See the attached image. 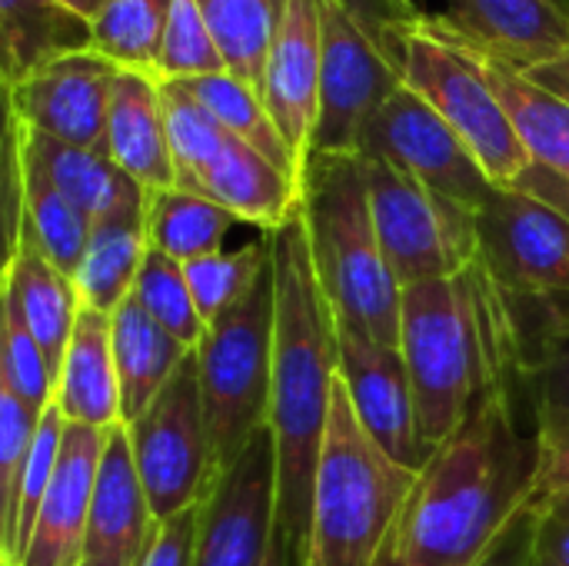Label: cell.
<instances>
[{
    "label": "cell",
    "instance_id": "cell-1",
    "mask_svg": "<svg viewBox=\"0 0 569 566\" xmlns=\"http://www.w3.org/2000/svg\"><path fill=\"white\" fill-rule=\"evenodd\" d=\"M540 440L520 427L513 380L490 387L417 470L377 566H480L530 507Z\"/></svg>",
    "mask_w": 569,
    "mask_h": 566
},
{
    "label": "cell",
    "instance_id": "cell-2",
    "mask_svg": "<svg viewBox=\"0 0 569 566\" xmlns=\"http://www.w3.org/2000/svg\"><path fill=\"white\" fill-rule=\"evenodd\" d=\"M273 257V387L270 434L277 447V524L307 544L310 490L340 377L337 317L317 280L303 210L270 234Z\"/></svg>",
    "mask_w": 569,
    "mask_h": 566
},
{
    "label": "cell",
    "instance_id": "cell-3",
    "mask_svg": "<svg viewBox=\"0 0 569 566\" xmlns=\"http://www.w3.org/2000/svg\"><path fill=\"white\" fill-rule=\"evenodd\" d=\"M400 354L430 450L453 437L490 387L517 384L510 310L480 260L460 277L403 287Z\"/></svg>",
    "mask_w": 569,
    "mask_h": 566
},
{
    "label": "cell",
    "instance_id": "cell-4",
    "mask_svg": "<svg viewBox=\"0 0 569 566\" xmlns=\"http://www.w3.org/2000/svg\"><path fill=\"white\" fill-rule=\"evenodd\" d=\"M300 210L317 280L337 324H353L387 347H400V284L383 257L367 167L360 153H313Z\"/></svg>",
    "mask_w": 569,
    "mask_h": 566
},
{
    "label": "cell",
    "instance_id": "cell-5",
    "mask_svg": "<svg viewBox=\"0 0 569 566\" xmlns=\"http://www.w3.org/2000/svg\"><path fill=\"white\" fill-rule=\"evenodd\" d=\"M413 484L417 470L397 464L363 430L347 384L337 377L313 470L303 564L377 566Z\"/></svg>",
    "mask_w": 569,
    "mask_h": 566
},
{
    "label": "cell",
    "instance_id": "cell-6",
    "mask_svg": "<svg viewBox=\"0 0 569 566\" xmlns=\"http://www.w3.org/2000/svg\"><path fill=\"white\" fill-rule=\"evenodd\" d=\"M273 310L277 297L270 257L260 280L207 327L200 347L193 350L217 474L230 470L270 427Z\"/></svg>",
    "mask_w": 569,
    "mask_h": 566
},
{
    "label": "cell",
    "instance_id": "cell-7",
    "mask_svg": "<svg viewBox=\"0 0 569 566\" xmlns=\"http://www.w3.org/2000/svg\"><path fill=\"white\" fill-rule=\"evenodd\" d=\"M400 70L403 87L423 97L457 130L493 187H513L537 163L510 110L467 47L427 20H407L400 23Z\"/></svg>",
    "mask_w": 569,
    "mask_h": 566
},
{
    "label": "cell",
    "instance_id": "cell-8",
    "mask_svg": "<svg viewBox=\"0 0 569 566\" xmlns=\"http://www.w3.org/2000/svg\"><path fill=\"white\" fill-rule=\"evenodd\" d=\"M323 87L313 153H357L380 107L403 87L400 20L383 0H320Z\"/></svg>",
    "mask_w": 569,
    "mask_h": 566
},
{
    "label": "cell",
    "instance_id": "cell-9",
    "mask_svg": "<svg viewBox=\"0 0 569 566\" xmlns=\"http://www.w3.org/2000/svg\"><path fill=\"white\" fill-rule=\"evenodd\" d=\"M370 207L383 257L403 287L460 277L480 260L477 214L457 207L407 170L380 157H363Z\"/></svg>",
    "mask_w": 569,
    "mask_h": 566
},
{
    "label": "cell",
    "instance_id": "cell-10",
    "mask_svg": "<svg viewBox=\"0 0 569 566\" xmlns=\"http://www.w3.org/2000/svg\"><path fill=\"white\" fill-rule=\"evenodd\" d=\"M133 464L160 524L200 507L217 484L197 357L190 354L150 407L127 424Z\"/></svg>",
    "mask_w": 569,
    "mask_h": 566
},
{
    "label": "cell",
    "instance_id": "cell-11",
    "mask_svg": "<svg viewBox=\"0 0 569 566\" xmlns=\"http://www.w3.org/2000/svg\"><path fill=\"white\" fill-rule=\"evenodd\" d=\"M480 264L497 287L523 304H569V217L547 200L497 187L477 214Z\"/></svg>",
    "mask_w": 569,
    "mask_h": 566
},
{
    "label": "cell",
    "instance_id": "cell-12",
    "mask_svg": "<svg viewBox=\"0 0 569 566\" xmlns=\"http://www.w3.org/2000/svg\"><path fill=\"white\" fill-rule=\"evenodd\" d=\"M357 153L390 160L437 197L473 214H480L497 190L457 130L410 87H400L380 107V113L363 130Z\"/></svg>",
    "mask_w": 569,
    "mask_h": 566
},
{
    "label": "cell",
    "instance_id": "cell-13",
    "mask_svg": "<svg viewBox=\"0 0 569 566\" xmlns=\"http://www.w3.org/2000/svg\"><path fill=\"white\" fill-rule=\"evenodd\" d=\"M277 527V447L267 427L207 494L193 566H263Z\"/></svg>",
    "mask_w": 569,
    "mask_h": 566
},
{
    "label": "cell",
    "instance_id": "cell-14",
    "mask_svg": "<svg viewBox=\"0 0 569 566\" xmlns=\"http://www.w3.org/2000/svg\"><path fill=\"white\" fill-rule=\"evenodd\" d=\"M340 377L363 430L403 467L420 470L430 447L420 434L417 397L400 347H387L353 324H337Z\"/></svg>",
    "mask_w": 569,
    "mask_h": 566
},
{
    "label": "cell",
    "instance_id": "cell-15",
    "mask_svg": "<svg viewBox=\"0 0 569 566\" xmlns=\"http://www.w3.org/2000/svg\"><path fill=\"white\" fill-rule=\"evenodd\" d=\"M120 67L93 50L70 53L7 90V110L33 133L103 150L107 113Z\"/></svg>",
    "mask_w": 569,
    "mask_h": 566
},
{
    "label": "cell",
    "instance_id": "cell-16",
    "mask_svg": "<svg viewBox=\"0 0 569 566\" xmlns=\"http://www.w3.org/2000/svg\"><path fill=\"white\" fill-rule=\"evenodd\" d=\"M420 20L520 73L569 53V0H443Z\"/></svg>",
    "mask_w": 569,
    "mask_h": 566
},
{
    "label": "cell",
    "instance_id": "cell-17",
    "mask_svg": "<svg viewBox=\"0 0 569 566\" xmlns=\"http://www.w3.org/2000/svg\"><path fill=\"white\" fill-rule=\"evenodd\" d=\"M323 87V7L320 0H290L283 27L263 67L260 97L287 140L300 173L313 157Z\"/></svg>",
    "mask_w": 569,
    "mask_h": 566
},
{
    "label": "cell",
    "instance_id": "cell-18",
    "mask_svg": "<svg viewBox=\"0 0 569 566\" xmlns=\"http://www.w3.org/2000/svg\"><path fill=\"white\" fill-rule=\"evenodd\" d=\"M160 520L140 484L127 424L107 430L80 566H137Z\"/></svg>",
    "mask_w": 569,
    "mask_h": 566
},
{
    "label": "cell",
    "instance_id": "cell-19",
    "mask_svg": "<svg viewBox=\"0 0 569 566\" xmlns=\"http://www.w3.org/2000/svg\"><path fill=\"white\" fill-rule=\"evenodd\" d=\"M107 430L67 424L63 450L17 566H80Z\"/></svg>",
    "mask_w": 569,
    "mask_h": 566
},
{
    "label": "cell",
    "instance_id": "cell-20",
    "mask_svg": "<svg viewBox=\"0 0 569 566\" xmlns=\"http://www.w3.org/2000/svg\"><path fill=\"white\" fill-rule=\"evenodd\" d=\"M517 344V390L537 437L569 427V304L543 307L507 297Z\"/></svg>",
    "mask_w": 569,
    "mask_h": 566
},
{
    "label": "cell",
    "instance_id": "cell-21",
    "mask_svg": "<svg viewBox=\"0 0 569 566\" xmlns=\"http://www.w3.org/2000/svg\"><path fill=\"white\" fill-rule=\"evenodd\" d=\"M103 153L147 193L177 187L163 117V80L137 70H120L107 113Z\"/></svg>",
    "mask_w": 569,
    "mask_h": 566
},
{
    "label": "cell",
    "instance_id": "cell-22",
    "mask_svg": "<svg viewBox=\"0 0 569 566\" xmlns=\"http://www.w3.org/2000/svg\"><path fill=\"white\" fill-rule=\"evenodd\" d=\"M3 297L17 307L40 350L50 360L53 377H60V364L67 344L73 337L80 317V294L70 274H63L27 234L7 254L3 267Z\"/></svg>",
    "mask_w": 569,
    "mask_h": 566
},
{
    "label": "cell",
    "instance_id": "cell-23",
    "mask_svg": "<svg viewBox=\"0 0 569 566\" xmlns=\"http://www.w3.org/2000/svg\"><path fill=\"white\" fill-rule=\"evenodd\" d=\"M53 407L67 424H83L97 430H110L123 424L120 407V380L113 360L110 317L90 307H80L73 337L67 344Z\"/></svg>",
    "mask_w": 569,
    "mask_h": 566
},
{
    "label": "cell",
    "instance_id": "cell-24",
    "mask_svg": "<svg viewBox=\"0 0 569 566\" xmlns=\"http://www.w3.org/2000/svg\"><path fill=\"white\" fill-rule=\"evenodd\" d=\"M200 193L263 234L280 230L300 210V183L237 137L227 140L207 170Z\"/></svg>",
    "mask_w": 569,
    "mask_h": 566
},
{
    "label": "cell",
    "instance_id": "cell-25",
    "mask_svg": "<svg viewBox=\"0 0 569 566\" xmlns=\"http://www.w3.org/2000/svg\"><path fill=\"white\" fill-rule=\"evenodd\" d=\"M3 90L80 50H93V27L63 0H0Z\"/></svg>",
    "mask_w": 569,
    "mask_h": 566
},
{
    "label": "cell",
    "instance_id": "cell-26",
    "mask_svg": "<svg viewBox=\"0 0 569 566\" xmlns=\"http://www.w3.org/2000/svg\"><path fill=\"white\" fill-rule=\"evenodd\" d=\"M110 337L123 424H133L193 350L180 344L170 330H163L133 297H127L110 314Z\"/></svg>",
    "mask_w": 569,
    "mask_h": 566
},
{
    "label": "cell",
    "instance_id": "cell-27",
    "mask_svg": "<svg viewBox=\"0 0 569 566\" xmlns=\"http://www.w3.org/2000/svg\"><path fill=\"white\" fill-rule=\"evenodd\" d=\"M27 150L47 170V177L90 217V224L147 207V190L133 177H127L103 150L70 147L43 133H33L30 127Z\"/></svg>",
    "mask_w": 569,
    "mask_h": 566
},
{
    "label": "cell",
    "instance_id": "cell-28",
    "mask_svg": "<svg viewBox=\"0 0 569 566\" xmlns=\"http://www.w3.org/2000/svg\"><path fill=\"white\" fill-rule=\"evenodd\" d=\"M147 250V207L110 220H97L90 227L87 250L73 270L80 304L110 317L133 294Z\"/></svg>",
    "mask_w": 569,
    "mask_h": 566
},
{
    "label": "cell",
    "instance_id": "cell-29",
    "mask_svg": "<svg viewBox=\"0 0 569 566\" xmlns=\"http://www.w3.org/2000/svg\"><path fill=\"white\" fill-rule=\"evenodd\" d=\"M470 53L480 60L483 73L490 77L493 90L500 93L503 107L510 110L530 157L540 167H547V170H553V173L569 180V100L543 90L527 73H520V70H513V67H507V63H500L493 57H483L477 50H470Z\"/></svg>",
    "mask_w": 569,
    "mask_h": 566
},
{
    "label": "cell",
    "instance_id": "cell-30",
    "mask_svg": "<svg viewBox=\"0 0 569 566\" xmlns=\"http://www.w3.org/2000/svg\"><path fill=\"white\" fill-rule=\"evenodd\" d=\"M240 220L203 193L167 187L147 193V240L153 250L187 264L207 254H220L227 234Z\"/></svg>",
    "mask_w": 569,
    "mask_h": 566
},
{
    "label": "cell",
    "instance_id": "cell-31",
    "mask_svg": "<svg viewBox=\"0 0 569 566\" xmlns=\"http://www.w3.org/2000/svg\"><path fill=\"white\" fill-rule=\"evenodd\" d=\"M227 73L260 93L263 67L283 27L290 0H197Z\"/></svg>",
    "mask_w": 569,
    "mask_h": 566
},
{
    "label": "cell",
    "instance_id": "cell-32",
    "mask_svg": "<svg viewBox=\"0 0 569 566\" xmlns=\"http://www.w3.org/2000/svg\"><path fill=\"white\" fill-rule=\"evenodd\" d=\"M177 87L193 93L220 120V127L230 137H237L247 147H253L257 153H263L273 167L290 173L300 183V190H303V173H300L287 140L280 137V130H277L267 103H263V97L250 83H243L240 77L220 70V73L197 77V80H187V83H177Z\"/></svg>",
    "mask_w": 569,
    "mask_h": 566
},
{
    "label": "cell",
    "instance_id": "cell-33",
    "mask_svg": "<svg viewBox=\"0 0 569 566\" xmlns=\"http://www.w3.org/2000/svg\"><path fill=\"white\" fill-rule=\"evenodd\" d=\"M23 150H27V127H23ZM90 227H93L90 217L47 177V170L27 150V224H23V234L63 274L73 277V270L87 250Z\"/></svg>",
    "mask_w": 569,
    "mask_h": 566
},
{
    "label": "cell",
    "instance_id": "cell-34",
    "mask_svg": "<svg viewBox=\"0 0 569 566\" xmlns=\"http://www.w3.org/2000/svg\"><path fill=\"white\" fill-rule=\"evenodd\" d=\"M173 0H113L93 27V53L107 57L120 70L157 77L160 47L167 33Z\"/></svg>",
    "mask_w": 569,
    "mask_h": 566
},
{
    "label": "cell",
    "instance_id": "cell-35",
    "mask_svg": "<svg viewBox=\"0 0 569 566\" xmlns=\"http://www.w3.org/2000/svg\"><path fill=\"white\" fill-rule=\"evenodd\" d=\"M163 117H167V140L173 153L177 187L200 193V183L220 150L227 147L230 133L220 127V120L183 87L163 83Z\"/></svg>",
    "mask_w": 569,
    "mask_h": 566
},
{
    "label": "cell",
    "instance_id": "cell-36",
    "mask_svg": "<svg viewBox=\"0 0 569 566\" xmlns=\"http://www.w3.org/2000/svg\"><path fill=\"white\" fill-rule=\"evenodd\" d=\"M267 267H270V234H263L260 240H253L233 254L220 250V254L187 260L183 274H187L190 294H193L197 310L207 320V327L217 317H223L260 280V274Z\"/></svg>",
    "mask_w": 569,
    "mask_h": 566
},
{
    "label": "cell",
    "instance_id": "cell-37",
    "mask_svg": "<svg viewBox=\"0 0 569 566\" xmlns=\"http://www.w3.org/2000/svg\"><path fill=\"white\" fill-rule=\"evenodd\" d=\"M163 330H170L180 344H187L190 350L200 347L203 334H207V320L197 310V300L190 294L183 264L160 254V250H147L143 267L137 274L133 294H130Z\"/></svg>",
    "mask_w": 569,
    "mask_h": 566
},
{
    "label": "cell",
    "instance_id": "cell-38",
    "mask_svg": "<svg viewBox=\"0 0 569 566\" xmlns=\"http://www.w3.org/2000/svg\"><path fill=\"white\" fill-rule=\"evenodd\" d=\"M40 417L33 407H27L10 390H0V564H10L13 557V534H17V504H20V484L30 460V447L40 427Z\"/></svg>",
    "mask_w": 569,
    "mask_h": 566
},
{
    "label": "cell",
    "instance_id": "cell-39",
    "mask_svg": "<svg viewBox=\"0 0 569 566\" xmlns=\"http://www.w3.org/2000/svg\"><path fill=\"white\" fill-rule=\"evenodd\" d=\"M0 330H3L0 390H10L37 414L50 410L53 394H57V377H53L50 360L40 350L37 337L30 334V327L23 324V317L17 314V307L7 297H0Z\"/></svg>",
    "mask_w": 569,
    "mask_h": 566
},
{
    "label": "cell",
    "instance_id": "cell-40",
    "mask_svg": "<svg viewBox=\"0 0 569 566\" xmlns=\"http://www.w3.org/2000/svg\"><path fill=\"white\" fill-rule=\"evenodd\" d=\"M223 57L213 43V33L197 7V0H173L163 47H160V63H157V80L163 83H187L197 77L220 73Z\"/></svg>",
    "mask_w": 569,
    "mask_h": 566
},
{
    "label": "cell",
    "instance_id": "cell-41",
    "mask_svg": "<svg viewBox=\"0 0 569 566\" xmlns=\"http://www.w3.org/2000/svg\"><path fill=\"white\" fill-rule=\"evenodd\" d=\"M63 434H67V420L57 407L43 410L33 447H30V460L23 470V484H20V504H17V534H13V557L7 566L20 564L23 547L33 534L37 514L43 507V497L50 490V480L57 474L60 464V450H63Z\"/></svg>",
    "mask_w": 569,
    "mask_h": 566
},
{
    "label": "cell",
    "instance_id": "cell-42",
    "mask_svg": "<svg viewBox=\"0 0 569 566\" xmlns=\"http://www.w3.org/2000/svg\"><path fill=\"white\" fill-rule=\"evenodd\" d=\"M533 540L527 566H569V497L533 507Z\"/></svg>",
    "mask_w": 569,
    "mask_h": 566
},
{
    "label": "cell",
    "instance_id": "cell-43",
    "mask_svg": "<svg viewBox=\"0 0 569 566\" xmlns=\"http://www.w3.org/2000/svg\"><path fill=\"white\" fill-rule=\"evenodd\" d=\"M203 507V504H200ZM200 507H190L187 514L167 520L157 527L153 544L147 547L143 560L137 566H193L197 547V527H200Z\"/></svg>",
    "mask_w": 569,
    "mask_h": 566
},
{
    "label": "cell",
    "instance_id": "cell-44",
    "mask_svg": "<svg viewBox=\"0 0 569 566\" xmlns=\"http://www.w3.org/2000/svg\"><path fill=\"white\" fill-rule=\"evenodd\" d=\"M540 440V474L530 507H540L547 500L569 497V427Z\"/></svg>",
    "mask_w": 569,
    "mask_h": 566
},
{
    "label": "cell",
    "instance_id": "cell-45",
    "mask_svg": "<svg viewBox=\"0 0 569 566\" xmlns=\"http://www.w3.org/2000/svg\"><path fill=\"white\" fill-rule=\"evenodd\" d=\"M533 507H527L507 530L503 537L493 544V550L483 557L480 566H527V557H530V540H533Z\"/></svg>",
    "mask_w": 569,
    "mask_h": 566
},
{
    "label": "cell",
    "instance_id": "cell-46",
    "mask_svg": "<svg viewBox=\"0 0 569 566\" xmlns=\"http://www.w3.org/2000/svg\"><path fill=\"white\" fill-rule=\"evenodd\" d=\"M513 187H520V190H527V193H533V197H540V200H547L550 207H557L563 217H569V180L567 177H560V173H553V170H547V167H540V163H533Z\"/></svg>",
    "mask_w": 569,
    "mask_h": 566
},
{
    "label": "cell",
    "instance_id": "cell-47",
    "mask_svg": "<svg viewBox=\"0 0 569 566\" xmlns=\"http://www.w3.org/2000/svg\"><path fill=\"white\" fill-rule=\"evenodd\" d=\"M263 566H307L303 564V547L297 540H290L280 527L273 534V544H270V554Z\"/></svg>",
    "mask_w": 569,
    "mask_h": 566
},
{
    "label": "cell",
    "instance_id": "cell-48",
    "mask_svg": "<svg viewBox=\"0 0 569 566\" xmlns=\"http://www.w3.org/2000/svg\"><path fill=\"white\" fill-rule=\"evenodd\" d=\"M383 3L390 7V13H393L400 23H407V20H420V17H427L430 10L437 13L443 0H383Z\"/></svg>",
    "mask_w": 569,
    "mask_h": 566
},
{
    "label": "cell",
    "instance_id": "cell-49",
    "mask_svg": "<svg viewBox=\"0 0 569 566\" xmlns=\"http://www.w3.org/2000/svg\"><path fill=\"white\" fill-rule=\"evenodd\" d=\"M73 13H80L83 20H93V17H100L113 0H63Z\"/></svg>",
    "mask_w": 569,
    "mask_h": 566
}]
</instances>
